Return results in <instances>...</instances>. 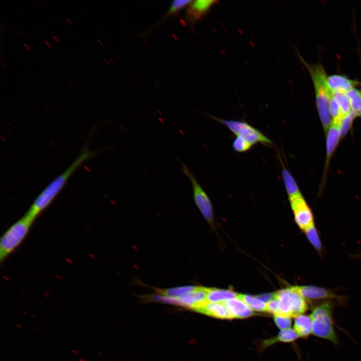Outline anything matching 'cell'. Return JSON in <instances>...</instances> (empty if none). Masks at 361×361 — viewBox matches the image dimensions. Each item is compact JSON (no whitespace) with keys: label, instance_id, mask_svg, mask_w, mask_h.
Returning <instances> with one entry per match:
<instances>
[{"label":"cell","instance_id":"cell-1","mask_svg":"<svg viewBox=\"0 0 361 361\" xmlns=\"http://www.w3.org/2000/svg\"><path fill=\"white\" fill-rule=\"evenodd\" d=\"M94 154V151L87 148H84L62 173L56 177L43 190L25 215L35 221L52 203L75 170Z\"/></svg>","mask_w":361,"mask_h":361},{"label":"cell","instance_id":"cell-2","mask_svg":"<svg viewBox=\"0 0 361 361\" xmlns=\"http://www.w3.org/2000/svg\"><path fill=\"white\" fill-rule=\"evenodd\" d=\"M300 61L308 70L312 79L314 89L316 104L324 133L326 135L331 122L329 103L331 91L327 84V76L320 64H310L306 62L297 51Z\"/></svg>","mask_w":361,"mask_h":361},{"label":"cell","instance_id":"cell-3","mask_svg":"<svg viewBox=\"0 0 361 361\" xmlns=\"http://www.w3.org/2000/svg\"><path fill=\"white\" fill-rule=\"evenodd\" d=\"M333 304L332 300H323L313 308L310 317L312 321V333L334 344L338 339L333 326Z\"/></svg>","mask_w":361,"mask_h":361},{"label":"cell","instance_id":"cell-4","mask_svg":"<svg viewBox=\"0 0 361 361\" xmlns=\"http://www.w3.org/2000/svg\"><path fill=\"white\" fill-rule=\"evenodd\" d=\"M34 221L24 215L11 226L0 241V261H4L22 243Z\"/></svg>","mask_w":361,"mask_h":361},{"label":"cell","instance_id":"cell-5","mask_svg":"<svg viewBox=\"0 0 361 361\" xmlns=\"http://www.w3.org/2000/svg\"><path fill=\"white\" fill-rule=\"evenodd\" d=\"M274 297L278 301L279 315L296 317L307 310L306 300L291 287L275 293Z\"/></svg>","mask_w":361,"mask_h":361},{"label":"cell","instance_id":"cell-6","mask_svg":"<svg viewBox=\"0 0 361 361\" xmlns=\"http://www.w3.org/2000/svg\"><path fill=\"white\" fill-rule=\"evenodd\" d=\"M212 119L225 125L236 136H240L252 145L262 143L272 145L273 142L258 129L245 121L220 118L208 115Z\"/></svg>","mask_w":361,"mask_h":361},{"label":"cell","instance_id":"cell-7","mask_svg":"<svg viewBox=\"0 0 361 361\" xmlns=\"http://www.w3.org/2000/svg\"><path fill=\"white\" fill-rule=\"evenodd\" d=\"M181 171L189 179L191 183L194 201L198 209L208 221L212 222L213 219V210L209 196L193 173L184 163H182Z\"/></svg>","mask_w":361,"mask_h":361},{"label":"cell","instance_id":"cell-8","mask_svg":"<svg viewBox=\"0 0 361 361\" xmlns=\"http://www.w3.org/2000/svg\"><path fill=\"white\" fill-rule=\"evenodd\" d=\"M306 300H335L341 304H344L346 298L333 292L329 289L315 285L294 286L291 287Z\"/></svg>","mask_w":361,"mask_h":361},{"label":"cell","instance_id":"cell-9","mask_svg":"<svg viewBox=\"0 0 361 361\" xmlns=\"http://www.w3.org/2000/svg\"><path fill=\"white\" fill-rule=\"evenodd\" d=\"M295 221L303 231L314 224L312 212L302 195L289 198Z\"/></svg>","mask_w":361,"mask_h":361},{"label":"cell","instance_id":"cell-10","mask_svg":"<svg viewBox=\"0 0 361 361\" xmlns=\"http://www.w3.org/2000/svg\"><path fill=\"white\" fill-rule=\"evenodd\" d=\"M218 1L208 0L193 1L188 6L186 18L191 22L200 20Z\"/></svg>","mask_w":361,"mask_h":361},{"label":"cell","instance_id":"cell-11","mask_svg":"<svg viewBox=\"0 0 361 361\" xmlns=\"http://www.w3.org/2000/svg\"><path fill=\"white\" fill-rule=\"evenodd\" d=\"M326 158L323 174L325 180L330 158L341 138L338 125L331 123L326 134Z\"/></svg>","mask_w":361,"mask_h":361},{"label":"cell","instance_id":"cell-12","mask_svg":"<svg viewBox=\"0 0 361 361\" xmlns=\"http://www.w3.org/2000/svg\"><path fill=\"white\" fill-rule=\"evenodd\" d=\"M327 84L331 91L346 93L357 85L358 82L345 76L333 74L327 77Z\"/></svg>","mask_w":361,"mask_h":361},{"label":"cell","instance_id":"cell-13","mask_svg":"<svg viewBox=\"0 0 361 361\" xmlns=\"http://www.w3.org/2000/svg\"><path fill=\"white\" fill-rule=\"evenodd\" d=\"M197 311L208 315L223 319L233 318L224 302H206Z\"/></svg>","mask_w":361,"mask_h":361},{"label":"cell","instance_id":"cell-14","mask_svg":"<svg viewBox=\"0 0 361 361\" xmlns=\"http://www.w3.org/2000/svg\"><path fill=\"white\" fill-rule=\"evenodd\" d=\"M224 303L234 318H246L253 314L251 309L237 298L229 300Z\"/></svg>","mask_w":361,"mask_h":361},{"label":"cell","instance_id":"cell-15","mask_svg":"<svg viewBox=\"0 0 361 361\" xmlns=\"http://www.w3.org/2000/svg\"><path fill=\"white\" fill-rule=\"evenodd\" d=\"M282 166V177L288 198L302 195L298 186L290 172L279 157Z\"/></svg>","mask_w":361,"mask_h":361},{"label":"cell","instance_id":"cell-16","mask_svg":"<svg viewBox=\"0 0 361 361\" xmlns=\"http://www.w3.org/2000/svg\"><path fill=\"white\" fill-rule=\"evenodd\" d=\"M294 330L298 336L307 337L312 332V321L310 316L300 315L296 317Z\"/></svg>","mask_w":361,"mask_h":361},{"label":"cell","instance_id":"cell-17","mask_svg":"<svg viewBox=\"0 0 361 361\" xmlns=\"http://www.w3.org/2000/svg\"><path fill=\"white\" fill-rule=\"evenodd\" d=\"M238 294L231 290L208 288L207 301L208 302H224L236 298Z\"/></svg>","mask_w":361,"mask_h":361},{"label":"cell","instance_id":"cell-18","mask_svg":"<svg viewBox=\"0 0 361 361\" xmlns=\"http://www.w3.org/2000/svg\"><path fill=\"white\" fill-rule=\"evenodd\" d=\"M304 232L314 249L320 256L322 255L323 250L322 244L315 224L306 229Z\"/></svg>","mask_w":361,"mask_h":361},{"label":"cell","instance_id":"cell-19","mask_svg":"<svg viewBox=\"0 0 361 361\" xmlns=\"http://www.w3.org/2000/svg\"><path fill=\"white\" fill-rule=\"evenodd\" d=\"M237 298L244 301L251 309L258 311H265L266 303L257 297L238 294Z\"/></svg>","mask_w":361,"mask_h":361},{"label":"cell","instance_id":"cell-20","mask_svg":"<svg viewBox=\"0 0 361 361\" xmlns=\"http://www.w3.org/2000/svg\"><path fill=\"white\" fill-rule=\"evenodd\" d=\"M331 94L338 103L343 116L351 110L349 99L346 93L331 91Z\"/></svg>","mask_w":361,"mask_h":361},{"label":"cell","instance_id":"cell-21","mask_svg":"<svg viewBox=\"0 0 361 361\" xmlns=\"http://www.w3.org/2000/svg\"><path fill=\"white\" fill-rule=\"evenodd\" d=\"M356 116V113L351 110L341 118L338 124L341 137H343L348 133Z\"/></svg>","mask_w":361,"mask_h":361},{"label":"cell","instance_id":"cell-22","mask_svg":"<svg viewBox=\"0 0 361 361\" xmlns=\"http://www.w3.org/2000/svg\"><path fill=\"white\" fill-rule=\"evenodd\" d=\"M346 94L349 99L351 110L357 114L361 110V90L354 87Z\"/></svg>","mask_w":361,"mask_h":361},{"label":"cell","instance_id":"cell-23","mask_svg":"<svg viewBox=\"0 0 361 361\" xmlns=\"http://www.w3.org/2000/svg\"><path fill=\"white\" fill-rule=\"evenodd\" d=\"M194 290L185 293L177 297L180 305L195 309L197 308L198 303Z\"/></svg>","mask_w":361,"mask_h":361},{"label":"cell","instance_id":"cell-24","mask_svg":"<svg viewBox=\"0 0 361 361\" xmlns=\"http://www.w3.org/2000/svg\"><path fill=\"white\" fill-rule=\"evenodd\" d=\"M298 337L297 334L294 329L288 328L281 330L276 338L267 342L268 343L269 342L272 343L277 340L284 342H290L295 340Z\"/></svg>","mask_w":361,"mask_h":361},{"label":"cell","instance_id":"cell-25","mask_svg":"<svg viewBox=\"0 0 361 361\" xmlns=\"http://www.w3.org/2000/svg\"><path fill=\"white\" fill-rule=\"evenodd\" d=\"M196 286H185L163 290L161 291L162 295L169 297H177L180 295L194 290Z\"/></svg>","mask_w":361,"mask_h":361},{"label":"cell","instance_id":"cell-26","mask_svg":"<svg viewBox=\"0 0 361 361\" xmlns=\"http://www.w3.org/2000/svg\"><path fill=\"white\" fill-rule=\"evenodd\" d=\"M250 142L244 138L237 136L233 142L232 147L237 152H244L249 150L252 147Z\"/></svg>","mask_w":361,"mask_h":361},{"label":"cell","instance_id":"cell-27","mask_svg":"<svg viewBox=\"0 0 361 361\" xmlns=\"http://www.w3.org/2000/svg\"><path fill=\"white\" fill-rule=\"evenodd\" d=\"M192 1H174L172 2L165 16L168 17L188 7Z\"/></svg>","mask_w":361,"mask_h":361},{"label":"cell","instance_id":"cell-28","mask_svg":"<svg viewBox=\"0 0 361 361\" xmlns=\"http://www.w3.org/2000/svg\"><path fill=\"white\" fill-rule=\"evenodd\" d=\"M274 321L277 326L281 330L290 328L291 320L290 317L279 314L274 315Z\"/></svg>","mask_w":361,"mask_h":361},{"label":"cell","instance_id":"cell-29","mask_svg":"<svg viewBox=\"0 0 361 361\" xmlns=\"http://www.w3.org/2000/svg\"><path fill=\"white\" fill-rule=\"evenodd\" d=\"M265 311L273 313L274 315L279 314L278 301L274 297L266 303Z\"/></svg>","mask_w":361,"mask_h":361},{"label":"cell","instance_id":"cell-30","mask_svg":"<svg viewBox=\"0 0 361 361\" xmlns=\"http://www.w3.org/2000/svg\"><path fill=\"white\" fill-rule=\"evenodd\" d=\"M274 293H266L256 296L258 299L267 303L274 297Z\"/></svg>","mask_w":361,"mask_h":361},{"label":"cell","instance_id":"cell-31","mask_svg":"<svg viewBox=\"0 0 361 361\" xmlns=\"http://www.w3.org/2000/svg\"><path fill=\"white\" fill-rule=\"evenodd\" d=\"M44 42L48 46V47L51 48V45H50V43L46 39L44 40Z\"/></svg>","mask_w":361,"mask_h":361},{"label":"cell","instance_id":"cell-32","mask_svg":"<svg viewBox=\"0 0 361 361\" xmlns=\"http://www.w3.org/2000/svg\"><path fill=\"white\" fill-rule=\"evenodd\" d=\"M52 38L57 42H59V39L57 38V37L54 35H52Z\"/></svg>","mask_w":361,"mask_h":361},{"label":"cell","instance_id":"cell-33","mask_svg":"<svg viewBox=\"0 0 361 361\" xmlns=\"http://www.w3.org/2000/svg\"><path fill=\"white\" fill-rule=\"evenodd\" d=\"M357 116L361 117V110L357 113Z\"/></svg>","mask_w":361,"mask_h":361},{"label":"cell","instance_id":"cell-34","mask_svg":"<svg viewBox=\"0 0 361 361\" xmlns=\"http://www.w3.org/2000/svg\"><path fill=\"white\" fill-rule=\"evenodd\" d=\"M66 20L69 23V24L72 25V22L70 21V19L66 18Z\"/></svg>","mask_w":361,"mask_h":361},{"label":"cell","instance_id":"cell-35","mask_svg":"<svg viewBox=\"0 0 361 361\" xmlns=\"http://www.w3.org/2000/svg\"><path fill=\"white\" fill-rule=\"evenodd\" d=\"M24 45L29 50H30V47L26 44H24Z\"/></svg>","mask_w":361,"mask_h":361},{"label":"cell","instance_id":"cell-36","mask_svg":"<svg viewBox=\"0 0 361 361\" xmlns=\"http://www.w3.org/2000/svg\"><path fill=\"white\" fill-rule=\"evenodd\" d=\"M68 84H69V85L71 87H73V86L69 82H68Z\"/></svg>","mask_w":361,"mask_h":361}]
</instances>
